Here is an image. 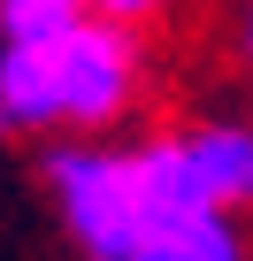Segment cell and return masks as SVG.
I'll return each mask as SVG.
<instances>
[{"mask_svg": "<svg viewBox=\"0 0 253 261\" xmlns=\"http://www.w3.org/2000/svg\"><path fill=\"white\" fill-rule=\"evenodd\" d=\"M92 8H100V16H115V23H138V16H154V8H161V0H92Z\"/></svg>", "mask_w": 253, "mask_h": 261, "instance_id": "obj_8", "label": "cell"}, {"mask_svg": "<svg viewBox=\"0 0 253 261\" xmlns=\"http://www.w3.org/2000/svg\"><path fill=\"white\" fill-rule=\"evenodd\" d=\"M46 62H54V115L62 123H107L131 108V85H138V46L115 16H77L62 39H46Z\"/></svg>", "mask_w": 253, "mask_h": 261, "instance_id": "obj_2", "label": "cell"}, {"mask_svg": "<svg viewBox=\"0 0 253 261\" xmlns=\"http://www.w3.org/2000/svg\"><path fill=\"white\" fill-rule=\"evenodd\" d=\"M192 169H200V185L215 192V207H230V200H253V130H238V123H207V130H192Z\"/></svg>", "mask_w": 253, "mask_h": 261, "instance_id": "obj_4", "label": "cell"}, {"mask_svg": "<svg viewBox=\"0 0 253 261\" xmlns=\"http://www.w3.org/2000/svg\"><path fill=\"white\" fill-rule=\"evenodd\" d=\"M131 185H138V215H146V230H161V223H192V215L215 207V192L200 185L184 139H161V146L131 154Z\"/></svg>", "mask_w": 253, "mask_h": 261, "instance_id": "obj_3", "label": "cell"}, {"mask_svg": "<svg viewBox=\"0 0 253 261\" xmlns=\"http://www.w3.org/2000/svg\"><path fill=\"white\" fill-rule=\"evenodd\" d=\"M0 115L8 123H62L54 115V62L31 39H8L0 54Z\"/></svg>", "mask_w": 253, "mask_h": 261, "instance_id": "obj_5", "label": "cell"}, {"mask_svg": "<svg viewBox=\"0 0 253 261\" xmlns=\"http://www.w3.org/2000/svg\"><path fill=\"white\" fill-rule=\"evenodd\" d=\"M131 261H245V246H238V230L207 207V215H192V223H161V230H146Z\"/></svg>", "mask_w": 253, "mask_h": 261, "instance_id": "obj_6", "label": "cell"}, {"mask_svg": "<svg viewBox=\"0 0 253 261\" xmlns=\"http://www.w3.org/2000/svg\"><path fill=\"white\" fill-rule=\"evenodd\" d=\"M77 16H85V0H0V23H8V39H31V46L62 39Z\"/></svg>", "mask_w": 253, "mask_h": 261, "instance_id": "obj_7", "label": "cell"}, {"mask_svg": "<svg viewBox=\"0 0 253 261\" xmlns=\"http://www.w3.org/2000/svg\"><path fill=\"white\" fill-rule=\"evenodd\" d=\"M245 46H253V16H245Z\"/></svg>", "mask_w": 253, "mask_h": 261, "instance_id": "obj_9", "label": "cell"}, {"mask_svg": "<svg viewBox=\"0 0 253 261\" xmlns=\"http://www.w3.org/2000/svg\"><path fill=\"white\" fill-rule=\"evenodd\" d=\"M54 177V200H62V223L77 230V246L92 261H131L138 238H146V215H138V185H131V154H100V146H62L46 162Z\"/></svg>", "mask_w": 253, "mask_h": 261, "instance_id": "obj_1", "label": "cell"}]
</instances>
